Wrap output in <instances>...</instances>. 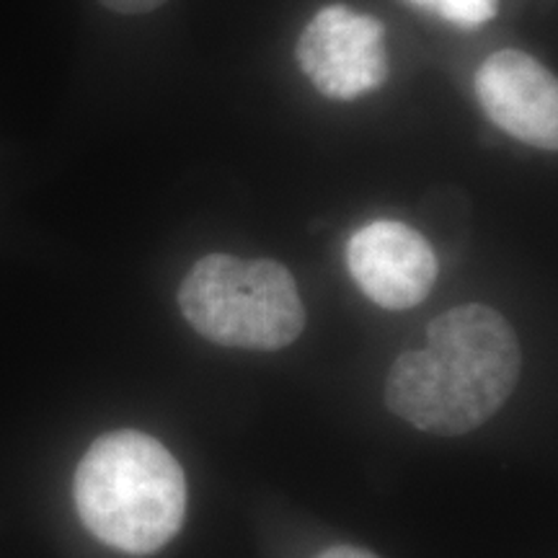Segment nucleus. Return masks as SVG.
Masks as SVG:
<instances>
[{
  "label": "nucleus",
  "instance_id": "1",
  "mask_svg": "<svg viewBox=\"0 0 558 558\" xmlns=\"http://www.w3.org/2000/svg\"><path fill=\"white\" fill-rule=\"evenodd\" d=\"M520 369V341L507 318L488 305H458L427 326V344L396 357L383 396L411 427L458 437L505 407Z\"/></svg>",
  "mask_w": 558,
  "mask_h": 558
},
{
  "label": "nucleus",
  "instance_id": "2",
  "mask_svg": "<svg viewBox=\"0 0 558 558\" xmlns=\"http://www.w3.org/2000/svg\"><path fill=\"white\" fill-rule=\"evenodd\" d=\"M83 525L132 556L156 554L179 533L186 512L184 471L156 437L109 432L90 445L73 481Z\"/></svg>",
  "mask_w": 558,
  "mask_h": 558
},
{
  "label": "nucleus",
  "instance_id": "3",
  "mask_svg": "<svg viewBox=\"0 0 558 558\" xmlns=\"http://www.w3.org/2000/svg\"><path fill=\"white\" fill-rule=\"evenodd\" d=\"M179 308L199 337L230 349L275 352L305 329L295 277L271 259L205 256L181 282Z\"/></svg>",
  "mask_w": 558,
  "mask_h": 558
},
{
  "label": "nucleus",
  "instance_id": "4",
  "mask_svg": "<svg viewBox=\"0 0 558 558\" xmlns=\"http://www.w3.org/2000/svg\"><path fill=\"white\" fill-rule=\"evenodd\" d=\"M386 29L375 16L333 3L320 9L298 39V65L320 94L352 101L388 78Z\"/></svg>",
  "mask_w": 558,
  "mask_h": 558
},
{
  "label": "nucleus",
  "instance_id": "5",
  "mask_svg": "<svg viewBox=\"0 0 558 558\" xmlns=\"http://www.w3.org/2000/svg\"><path fill=\"white\" fill-rule=\"evenodd\" d=\"M347 267L357 288L388 311H409L429 295L437 256L422 233L396 220H375L349 239Z\"/></svg>",
  "mask_w": 558,
  "mask_h": 558
},
{
  "label": "nucleus",
  "instance_id": "6",
  "mask_svg": "<svg viewBox=\"0 0 558 558\" xmlns=\"http://www.w3.org/2000/svg\"><path fill=\"white\" fill-rule=\"evenodd\" d=\"M476 96L488 120L541 150L558 148V83L538 60L499 50L481 62Z\"/></svg>",
  "mask_w": 558,
  "mask_h": 558
},
{
  "label": "nucleus",
  "instance_id": "7",
  "mask_svg": "<svg viewBox=\"0 0 558 558\" xmlns=\"http://www.w3.org/2000/svg\"><path fill=\"white\" fill-rule=\"evenodd\" d=\"M416 9L429 11L458 29H478L499 11V0H407Z\"/></svg>",
  "mask_w": 558,
  "mask_h": 558
},
{
  "label": "nucleus",
  "instance_id": "8",
  "mask_svg": "<svg viewBox=\"0 0 558 558\" xmlns=\"http://www.w3.org/2000/svg\"><path fill=\"white\" fill-rule=\"evenodd\" d=\"M101 5H107L109 11L124 13V16H140V13H150L160 9L169 0H99Z\"/></svg>",
  "mask_w": 558,
  "mask_h": 558
},
{
  "label": "nucleus",
  "instance_id": "9",
  "mask_svg": "<svg viewBox=\"0 0 558 558\" xmlns=\"http://www.w3.org/2000/svg\"><path fill=\"white\" fill-rule=\"evenodd\" d=\"M318 558H378V556H373L369 550L357 548V546H333L329 550H324Z\"/></svg>",
  "mask_w": 558,
  "mask_h": 558
}]
</instances>
